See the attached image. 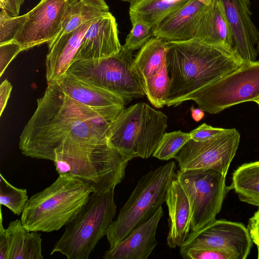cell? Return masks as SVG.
<instances>
[{"label": "cell", "mask_w": 259, "mask_h": 259, "mask_svg": "<svg viewBox=\"0 0 259 259\" xmlns=\"http://www.w3.org/2000/svg\"><path fill=\"white\" fill-rule=\"evenodd\" d=\"M107 117L65 94L56 81L48 83L20 136L19 149L31 158L53 161L55 150L67 139L108 143Z\"/></svg>", "instance_id": "cell-1"}, {"label": "cell", "mask_w": 259, "mask_h": 259, "mask_svg": "<svg viewBox=\"0 0 259 259\" xmlns=\"http://www.w3.org/2000/svg\"><path fill=\"white\" fill-rule=\"evenodd\" d=\"M245 62L237 49L194 39L166 41L169 85L165 105L177 106L189 95L236 70Z\"/></svg>", "instance_id": "cell-2"}, {"label": "cell", "mask_w": 259, "mask_h": 259, "mask_svg": "<svg viewBox=\"0 0 259 259\" xmlns=\"http://www.w3.org/2000/svg\"><path fill=\"white\" fill-rule=\"evenodd\" d=\"M129 161L108 143L69 138L55 150L53 159L59 175L77 179L95 192L115 188L123 180Z\"/></svg>", "instance_id": "cell-3"}, {"label": "cell", "mask_w": 259, "mask_h": 259, "mask_svg": "<svg viewBox=\"0 0 259 259\" xmlns=\"http://www.w3.org/2000/svg\"><path fill=\"white\" fill-rule=\"evenodd\" d=\"M94 192L77 179L59 175L50 186L28 199L21 223L30 231H58L79 211Z\"/></svg>", "instance_id": "cell-4"}, {"label": "cell", "mask_w": 259, "mask_h": 259, "mask_svg": "<svg viewBox=\"0 0 259 259\" xmlns=\"http://www.w3.org/2000/svg\"><path fill=\"white\" fill-rule=\"evenodd\" d=\"M114 188L94 192L79 211L65 225L51 254L59 252L68 259H88L106 235L116 212Z\"/></svg>", "instance_id": "cell-5"}, {"label": "cell", "mask_w": 259, "mask_h": 259, "mask_svg": "<svg viewBox=\"0 0 259 259\" xmlns=\"http://www.w3.org/2000/svg\"><path fill=\"white\" fill-rule=\"evenodd\" d=\"M167 117L145 103L124 108L110 123L108 143L128 160L153 155L165 133Z\"/></svg>", "instance_id": "cell-6"}, {"label": "cell", "mask_w": 259, "mask_h": 259, "mask_svg": "<svg viewBox=\"0 0 259 259\" xmlns=\"http://www.w3.org/2000/svg\"><path fill=\"white\" fill-rule=\"evenodd\" d=\"M177 171L175 162L170 161L149 171L139 180L117 217L107 229L106 235L109 249L118 244L161 206Z\"/></svg>", "instance_id": "cell-7"}, {"label": "cell", "mask_w": 259, "mask_h": 259, "mask_svg": "<svg viewBox=\"0 0 259 259\" xmlns=\"http://www.w3.org/2000/svg\"><path fill=\"white\" fill-rule=\"evenodd\" d=\"M134 60L132 51L121 46L117 53L108 57L73 62L66 73L108 90L127 103L145 95Z\"/></svg>", "instance_id": "cell-8"}, {"label": "cell", "mask_w": 259, "mask_h": 259, "mask_svg": "<svg viewBox=\"0 0 259 259\" xmlns=\"http://www.w3.org/2000/svg\"><path fill=\"white\" fill-rule=\"evenodd\" d=\"M259 99V61L244 62L238 69L194 92L182 101L193 100L203 111L217 114Z\"/></svg>", "instance_id": "cell-9"}, {"label": "cell", "mask_w": 259, "mask_h": 259, "mask_svg": "<svg viewBox=\"0 0 259 259\" xmlns=\"http://www.w3.org/2000/svg\"><path fill=\"white\" fill-rule=\"evenodd\" d=\"M177 177L189 199L191 232L197 231L215 220L229 187L226 176L210 169H179Z\"/></svg>", "instance_id": "cell-10"}, {"label": "cell", "mask_w": 259, "mask_h": 259, "mask_svg": "<svg viewBox=\"0 0 259 259\" xmlns=\"http://www.w3.org/2000/svg\"><path fill=\"white\" fill-rule=\"evenodd\" d=\"M240 135L235 128H226L222 134L204 141L189 139L174 158L179 169H210L226 177L240 142Z\"/></svg>", "instance_id": "cell-11"}, {"label": "cell", "mask_w": 259, "mask_h": 259, "mask_svg": "<svg viewBox=\"0 0 259 259\" xmlns=\"http://www.w3.org/2000/svg\"><path fill=\"white\" fill-rule=\"evenodd\" d=\"M252 240L243 224L214 220L201 229L189 233L180 250L200 247L226 252L236 259H245L250 253Z\"/></svg>", "instance_id": "cell-12"}, {"label": "cell", "mask_w": 259, "mask_h": 259, "mask_svg": "<svg viewBox=\"0 0 259 259\" xmlns=\"http://www.w3.org/2000/svg\"><path fill=\"white\" fill-rule=\"evenodd\" d=\"M68 0H40L26 14L14 40L25 51L49 43L61 32Z\"/></svg>", "instance_id": "cell-13"}, {"label": "cell", "mask_w": 259, "mask_h": 259, "mask_svg": "<svg viewBox=\"0 0 259 259\" xmlns=\"http://www.w3.org/2000/svg\"><path fill=\"white\" fill-rule=\"evenodd\" d=\"M55 81L67 95L101 113L111 121L125 108L126 103L119 96L73 75L66 73Z\"/></svg>", "instance_id": "cell-14"}, {"label": "cell", "mask_w": 259, "mask_h": 259, "mask_svg": "<svg viewBox=\"0 0 259 259\" xmlns=\"http://www.w3.org/2000/svg\"><path fill=\"white\" fill-rule=\"evenodd\" d=\"M222 6L232 31L234 46L245 62L256 61L259 31L252 22L249 0H215Z\"/></svg>", "instance_id": "cell-15"}, {"label": "cell", "mask_w": 259, "mask_h": 259, "mask_svg": "<svg viewBox=\"0 0 259 259\" xmlns=\"http://www.w3.org/2000/svg\"><path fill=\"white\" fill-rule=\"evenodd\" d=\"M121 47L116 19L109 12L96 19L90 25L72 63L78 60L107 58L117 53Z\"/></svg>", "instance_id": "cell-16"}, {"label": "cell", "mask_w": 259, "mask_h": 259, "mask_svg": "<svg viewBox=\"0 0 259 259\" xmlns=\"http://www.w3.org/2000/svg\"><path fill=\"white\" fill-rule=\"evenodd\" d=\"M163 215L162 206L147 221L134 229L121 242L104 253L106 259H147L157 244L156 234Z\"/></svg>", "instance_id": "cell-17"}, {"label": "cell", "mask_w": 259, "mask_h": 259, "mask_svg": "<svg viewBox=\"0 0 259 259\" xmlns=\"http://www.w3.org/2000/svg\"><path fill=\"white\" fill-rule=\"evenodd\" d=\"M211 0H189L152 28V35L165 41L192 39L196 24Z\"/></svg>", "instance_id": "cell-18"}, {"label": "cell", "mask_w": 259, "mask_h": 259, "mask_svg": "<svg viewBox=\"0 0 259 259\" xmlns=\"http://www.w3.org/2000/svg\"><path fill=\"white\" fill-rule=\"evenodd\" d=\"M165 202L168 212L167 244L171 248L180 247L190 233L192 212L189 199L177 175L168 187Z\"/></svg>", "instance_id": "cell-19"}, {"label": "cell", "mask_w": 259, "mask_h": 259, "mask_svg": "<svg viewBox=\"0 0 259 259\" xmlns=\"http://www.w3.org/2000/svg\"><path fill=\"white\" fill-rule=\"evenodd\" d=\"M96 20L88 21L73 31L56 37L49 43V51L45 63L48 83L67 72L84 34Z\"/></svg>", "instance_id": "cell-20"}, {"label": "cell", "mask_w": 259, "mask_h": 259, "mask_svg": "<svg viewBox=\"0 0 259 259\" xmlns=\"http://www.w3.org/2000/svg\"><path fill=\"white\" fill-rule=\"evenodd\" d=\"M192 39L207 45L235 48L232 31L219 2L211 0L207 5L196 24Z\"/></svg>", "instance_id": "cell-21"}, {"label": "cell", "mask_w": 259, "mask_h": 259, "mask_svg": "<svg viewBox=\"0 0 259 259\" xmlns=\"http://www.w3.org/2000/svg\"><path fill=\"white\" fill-rule=\"evenodd\" d=\"M9 253L8 259H42L41 234L30 231L20 220L10 222L6 229Z\"/></svg>", "instance_id": "cell-22"}, {"label": "cell", "mask_w": 259, "mask_h": 259, "mask_svg": "<svg viewBox=\"0 0 259 259\" xmlns=\"http://www.w3.org/2000/svg\"><path fill=\"white\" fill-rule=\"evenodd\" d=\"M108 13L109 7L105 0H68L62 30L57 37L69 33L86 22L95 20Z\"/></svg>", "instance_id": "cell-23"}, {"label": "cell", "mask_w": 259, "mask_h": 259, "mask_svg": "<svg viewBox=\"0 0 259 259\" xmlns=\"http://www.w3.org/2000/svg\"><path fill=\"white\" fill-rule=\"evenodd\" d=\"M189 0H135L131 3V23L142 21L151 28L185 6Z\"/></svg>", "instance_id": "cell-24"}, {"label": "cell", "mask_w": 259, "mask_h": 259, "mask_svg": "<svg viewBox=\"0 0 259 259\" xmlns=\"http://www.w3.org/2000/svg\"><path fill=\"white\" fill-rule=\"evenodd\" d=\"M166 41L152 36L137 53L133 66L142 80L157 74L166 63Z\"/></svg>", "instance_id": "cell-25"}, {"label": "cell", "mask_w": 259, "mask_h": 259, "mask_svg": "<svg viewBox=\"0 0 259 259\" xmlns=\"http://www.w3.org/2000/svg\"><path fill=\"white\" fill-rule=\"evenodd\" d=\"M244 202L259 206V161L245 163L233 173L229 186Z\"/></svg>", "instance_id": "cell-26"}, {"label": "cell", "mask_w": 259, "mask_h": 259, "mask_svg": "<svg viewBox=\"0 0 259 259\" xmlns=\"http://www.w3.org/2000/svg\"><path fill=\"white\" fill-rule=\"evenodd\" d=\"M145 95L156 108L165 105L164 99L169 85V77L165 65L157 74L142 80Z\"/></svg>", "instance_id": "cell-27"}, {"label": "cell", "mask_w": 259, "mask_h": 259, "mask_svg": "<svg viewBox=\"0 0 259 259\" xmlns=\"http://www.w3.org/2000/svg\"><path fill=\"white\" fill-rule=\"evenodd\" d=\"M28 198L26 189L17 188L9 183L0 174V203L8 208L14 214L20 215L23 211Z\"/></svg>", "instance_id": "cell-28"}, {"label": "cell", "mask_w": 259, "mask_h": 259, "mask_svg": "<svg viewBox=\"0 0 259 259\" xmlns=\"http://www.w3.org/2000/svg\"><path fill=\"white\" fill-rule=\"evenodd\" d=\"M189 133L181 131L165 133L159 142L153 156L163 160L174 158L176 154L190 139Z\"/></svg>", "instance_id": "cell-29"}, {"label": "cell", "mask_w": 259, "mask_h": 259, "mask_svg": "<svg viewBox=\"0 0 259 259\" xmlns=\"http://www.w3.org/2000/svg\"><path fill=\"white\" fill-rule=\"evenodd\" d=\"M26 14L17 16L10 15L5 10L0 12V44L14 39L15 36L23 24Z\"/></svg>", "instance_id": "cell-30"}, {"label": "cell", "mask_w": 259, "mask_h": 259, "mask_svg": "<svg viewBox=\"0 0 259 259\" xmlns=\"http://www.w3.org/2000/svg\"><path fill=\"white\" fill-rule=\"evenodd\" d=\"M132 28L127 35L123 45L127 49L133 51L141 49L153 36L150 27L140 21L132 22Z\"/></svg>", "instance_id": "cell-31"}, {"label": "cell", "mask_w": 259, "mask_h": 259, "mask_svg": "<svg viewBox=\"0 0 259 259\" xmlns=\"http://www.w3.org/2000/svg\"><path fill=\"white\" fill-rule=\"evenodd\" d=\"M180 254L185 259H236L234 255L226 252L200 247L180 250Z\"/></svg>", "instance_id": "cell-32"}, {"label": "cell", "mask_w": 259, "mask_h": 259, "mask_svg": "<svg viewBox=\"0 0 259 259\" xmlns=\"http://www.w3.org/2000/svg\"><path fill=\"white\" fill-rule=\"evenodd\" d=\"M21 51V46L15 40L0 44V76L14 58Z\"/></svg>", "instance_id": "cell-33"}, {"label": "cell", "mask_w": 259, "mask_h": 259, "mask_svg": "<svg viewBox=\"0 0 259 259\" xmlns=\"http://www.w3.org/2000/svg\"><path fill=\"white\" fill-rule=\"evenodd\" d=\"M226 130L212 127L204 123L189 133L191 139L196 141H204L222 134Z\"/></svg>", "instance_id": "cell-34"}, {"label": "cell", "mask_w": 259, "mask_h": 259, "mask_svg": "<svg viewBox=\"0 0 259 259\" xmlns=\"http://www.w3.org/2000/svg\"><path fill=\"white\" fill-rule=\"evenodd\" d=\"M247 229L252 242L259 245V209L249 219Z\"/></svg>", "instance_id": "cell-35"}, {"label": "cell", "mask_w": 259, "mask_h": 259, "mask_svg": "<svg viewBox=\"0 0 259 259\" xmlns=\"http://www.w3.org/2000/svg\"><path fill=\"white\" fill-rule=\"evenodd\" d=\"M24 0H0V8L5 10L10 15L17 16Z\"/></svg>", "instance_id": "cell-36"}, {"label": "cell", "mask_w": 259, "mask_h": 259, "mask_svg": "<svg viewBox=\"0 0 259 259\" xmlns=\"http://www.w3.org/2000/svg\"><path fill=\"white\" fill-rule=\"evenodd\" d=\"M12 85L11 83L7 80L5 79L3 81L0 85V116L7 105L8 99L10 96Z\"/></svg>", "instance_id": "cell-37"}, {"label": "cell", "mask_w": 259, "mask_h": 259, "mask_svg": "<svg viewBox=\"0 0 259 259\" xmlns=\"http://www.w3.org/2000/svg\"><path fill=\"white\" fill-rule=\"evenodd\" d=\"M2 213L1 211L0 225V259H8L9 247L6 229L3 226Z\"/></svg>", "instance_id": "cell-38"}, {"label": "cell", "mask_w": 259, "mask_h": 259, "mask_svg": "<svg viewBox=\"0 0 259 259\" xmlns=\"http://www.w3.org/2000/svg\"><path fill=\"white\" fill-rule=\"evenodd\" d=\"M191 116L195 121L201 120L204 117V113L203 111L199 108H196L194 107L191 108Z\"/></svg>", "instance_id": "cell-39"}, {"label": "cell", "mask_w": 259, "mask_h": 259, "mask_svg": "<svg viewBox=\"0 0 259 259\" xmlns=\"http://www.w3.org/2000/svg\"><path fill=\"white\" fill-rule=\"evenodd\" d=\"M256 49L257 54H259V35H258V36L257 37V41H256Z\"/></svg>", "instance_id": "cell-40"}, {"label": "cell", "mask_w": 259, "mask_h": 259, "mask_svg": "<svg viewBox=\"0 0 259 259\" xmlns=\"http://www.w3.org/2000/svg\"><path fill=\"white\" fill-rule=\"evenodd\" d=\"M122 1H124V2H129L131 3H133L134 1H135V0H121Z\"/></svg>", "instance_id": "cell-41"}, {"label": "cell", "mask_w": 259, "mask_h": 259, "mask_svg": "<svg viewBox=\"0 0 259 259\" xmlns=\"http://www.w3.org/2000/svg\"><path fill=\"white\" fill-rule=\"evenodd\" d=\"M254 102H255L256 103H257V105L259 106V99L255 100Z\"/></svg>", "instance_id": "cell-42"}, {"label": "cell", "mask_w": 259, "mask_h": 259, "mask_svg": "<svg viewBox=\"0 0 259 259\" xmlns=\"http://www.w3.org/2000/svg\"><path fill=\"white\" fill-rule=\"evenodd\" d=\"M257 249H258V255L257 258L259 259V245L257 246Z\"/></svg>", "instance_id": "cell-43"}]
</instances>
